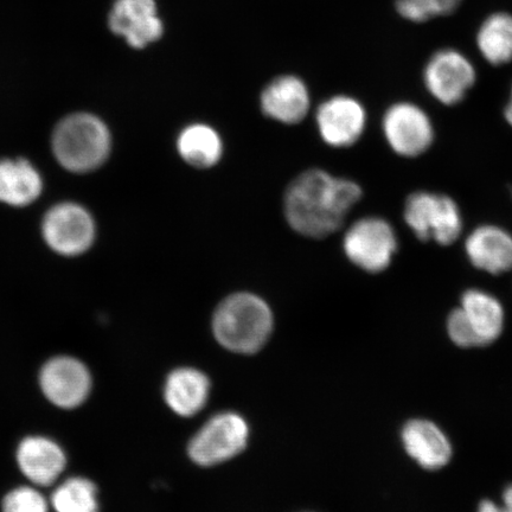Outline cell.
Segmentation results:
<instances>
[{
	"mask_svg": "<svg viewBox=\"0 0 512 512\" xmlns=\"http://www.w3.org/2000/svg\"><path fill=\"white\" fill-rule=\"evenodd\" d=\"M361 197L357 183L323 170H309L294 179L286 191V219L307 238H326L342 227Z\"/></svg>",
	"mask_w": 512,
	"mask_h": 512,
	"instance_id": "cell-1",
	"label": "cell"
},
{
	"mask_svg": "<svg viewBox=\"0 0 512 512\" xmlns=\"http://www.w3.org/2000/svg\"><path fill=\"white\" fill-rule=\"evenodd\" d=\"M273 315L264 299L236 293L223 300L213 317L214 335L222 347L238 354H254L270 338Z\"/></svg>",
	"mask_w": 512,
	"mask_h": 512,
	"instance_id": "cell-2",
	"label": "cell"
},
{
	"mask_svg": "<svg viewBox=\"0 0 512 512\" xmlns=\"http://www.w3.org/2000/svg\"><path fill=\"white\" fill-rule=\"evenodd\" d=\"M53 150L64 169L89 172L105 162L111 150V134L94 115L73 114L57 125Z\"/></svg>",
	"mask_w": 512,
	"mask_h": 512,
	"instance_id": "cell-3",
	"label": "cell"
},
{
	"mask_svg": "<svg viewBox=\"0 0 512 512\" xmlns=\"http://www.w3.org/2000/svg\"><path fill=\"white\" fill-rule=\"evenodd\" d=\"M403 217L416 238L450 246L463 232V216L451 197L419 191L409 196Z\"/></svg>",
	"mask_w": 512,
	"mask_h": 512,
	"instance_id": "cell-4",
	"label": "cell"
},
{
	"mask_svg": "<svg viewBox=\"0 0 512 512\" xmlns=\"http://www.w3.org/2000/svg\"><path fill=\"white\" fill-rule=\"evenodd\" d=\"M248 438L249 427L241 415L220 413L204 424L190 440L189 457L200 466L219 465L245 450Z\"/></svg>",
	"mask_w": 512,
	"mask_h": 512,
	"instance_id": "cell-5",
	"label": "cell"
},
{
	"mask_svg": "<svg viewBox=\"0 0 512 512\" xmlns=\"http://www.w3.org/2000/svg\"><path fill=\"white\" fill-rule=\"evenodd\" d=\"M398 236L390 223L380 217L357 221L344 238V252L361 270L380 273L392 264L398 252Z\"/></svg>",
	"mask_w": 512,
	"mask_h": 512,
	"instance_id": "cell-6",
	"label": "cell"
},
{
	"mask_svg": "<svg viewBox=\"0 0 512 512\" xmlns=\"http://www.w3.org/2000/svg\"><path fill=\"white\" fill-rule=\"evenodd\" d=\"M476 69L465 55L454 49H443L427 62L424 82L428 93L440 104L458 105L475 86Z\"/></svg>",
	"mask_w": 512,
	"mask_h": 512,
	"instance_id": "cell-7",
	"label": "cell"
},
{
	"mask_svg": "<svg viewBox=\"0 0 512 512\" xmlns=\"http://www.w3.org/2000/svg\"><path fill=\"white\" fill-rule=\"evenodd\" d=\"M383 133L395 153L406 158L424 155L434 142V127L428 114L412 102L388 108Z\"/></svg>",
	"mask_w": 512,
	"mask_h": 512,
	"instance_id": "cell-8",
	"label": "cell"
},
{
	"mask_svg": "<svg viewBox=\"0 0 512 512\" xmlns=\"http://www.w3.org/2000/svg\"><path fill=\"white\" fill-rule=\"evenodd\" d=\"M44 240L56 253L75 256L85 253L95 238L93 217L75 203L51 208L42 224Z\"/></svg>",
	"mask_w": 512,
	"mask_h": 512,
	"instance_id": "cell-9",
	"label": "cell"
},
{
	"mask_svg": "<svg viewBox=\"0 0 512 512\" xmlns=\"http://www.w3.org/2000/svg\"><path fill=\"white\" fill-rule=\"evenodd\" d=\"M46 398L64 409L79 407L88 398L92 377L85 364L73 357H55L46 363L40 375Z\"/></svg>",
	"mask_w": 512,
	"mask_h": 512,
	"instance_id": "cell-10",
	"label": "cell"
},
{
	"mask_svg": "<svg viewBox=\"0 0 512 512\" xmlns=\"http://www.w3.org/2000/svg\"><path fill=\"white\" fill-rule=\"evenodd\" d=\"M108 23L115 35L136 49L158 41L164 30L155 0H117Z\"/></svg>",
	"mask_w": 512,
	"mask_h": 512,
	"instance_id": "cell-11",
	"label": "cell"
},
{
	"mask_svg": "<svg viewBox=\"0 0 512 512\" xmlns=\"http://www.w3.org/2000/svg\"><path fill=\"white\" fill-rule=\"evenodd\" d=\"M367 123L363 106L349 96H336L320 105L317 124L325 143L335 147L354 145Z\"/></svg>",
	"mask_w": 512,
	"mask_h": 512,
	"instance_id": "cell-12",
	"label": "cell"
},
{
	"mask_svg": "<svg viewBox=\"0 0 512 512\" xmlns=\"http://www.w3.org/2000/svg\"><path fill=\"white\" fill-rule=\"evenodd\" d=\"M401 440L408 456L425 470L437 471L450 463L453 454L450 440L430 420H409L402 428Z\"/></svg>",
	"mask_w": 512,
	"mask_h": 512,
	"instance_id": "cell-13",
	"label": "cell"
},
{
	"mask_svg": "<svg viewBox=\"0 0 512 512\" xmlns=\"http://www.w3.org/2000/svg\"><path fill=\"white\" fill-rule=\"evenodd\" d=\"M465 253L473 267L498 275L512 270V235L494 224L473 230L465 241Z\"/></svg>",
	"mask_w": 512,
	"mask_h": 512,
	"instance_id": "cell-14",
	"label": "cell"
},
{
	"mask_svg": "<svg viewBox=\"0 0 512 512\" xmlns=\"http://www.w3.org/2000/svg\"><path fill=\"white\" fill-rule=\"evenodd\" d=\"M262 111L283 124H298L310 108V96L304 82L296 76H281L261 94Z\"/></svg>",
	"mask_w": 512,
	"mask_h": 512,
	"instance_id": "cell-15",
	"label": "cell"
},
{
	"mask_svg": "<svg viewBox=\"0 0 512 512\" xmlns=\"http://www.w3.org/2000/svg\"><path fill=\"white\" fill-rule=\"evenodd\" d=\"M17 460L23 475L40 486L54 484L67 463L62 448L42 437L24 439L18 447Z\"/></svg>",
	"mask_w": 512,
	"mask_h": 512,
	"instance_id": "cell-16",
	"label": "cell"
},
{
	"mask_svg": "<svg viewBox=\"0 0 512 512\" xmlns=\"http://www.w3.org/2000/svg\"><path fill=\"white\" fill-rule=\"evenodd\" d=\"M210 394L209 377L201 370L178 368L164 384V399L171 411L190 418L206 407Z\"/></svg>",
	"mask_w": 512,
	"mask_h": 512,
	"instance_id": "cell-17",
	"label": "cell"
},
{
	"mask_svg": "<svg viewBox=\"0 0 512 512\" xmlns=\"http://www.w3.org/2000/svg\"><path fill=\"white\" fill-rule=\"evenodd\" d=\"M467 323L475 332L479 347L497 341L504 330L505 313L501 302L492 294L478 288L466 291L460 302Z\"/></svg>",
	"mask_w": 512,
	"mask_h": 512,
	"instance_id": "cell-18",
	"label": "cell"
},
{
	"mask_svg": "<svg viewBox=\"0 0 512 512\" xmlns=\"http://www.w3.org/2000/svg\"><path fill=\"white\" fill-rule=\"evenodd\" d=\"M42 178L28 160H0V202L29 206L40 197Z\"/></svg>",
	"mask_w": 512,
	"mask_h": 512,
	"instance_id": "cell-19",
	"label": "cell"
},
{
	"mask_svg": "<svg viewBox=\"0 0 512 512\" xmlns=\"http://www.w3.org/2000/svg\"><path fill=\"white\" fill-rule=\"evenodd\" d=\"M177 146L185 162L198 169H208L219 163L223 151L219 134L203 124L185 128L179 134Z\"/></svg>",
	"mask_w": 512,
	"mask_h": 512,
	"instance_id": "cell-20",
	"label": "cell"
},
{
	"mask_svg": "<svg viewBox=\"0 0 512 512\" xmlns=\"http://www.w3.org/2000/svg\"><path fill=\"white\" fill-rule=\"evenodd\" d=\"M477 46L492 66L511 62L512 16L507 12H497L486 18L478 30Z\"/></svg>",
	"mask_w": 512,
	"mask_h": 512,
	"instance_id": "cell-21",
	"label": "cell"
},
{
	"mask_svg": "<svg viewBox=\"0 0 512 512\" xmlns=\"http://www.w3.org/2000/svg\"><path fill=\"white\" fill-rule=\"evenodd\" d=\"M56 512H99L98 491L91 480L70 478L51 497Z\"/></svg>",
	"mask_w": 512,
	"mask_h": 512,
	"instance_id": "cell-22",
	"label": "cell"
},
{
	"mask_svg": "<svg viewBox=\"0 0 512 512\" xmlns=\"http://www.w3.org/2000/svg\"><path fill=\"white\" fill-rule=\"evenodd\" d=\"M462 2L463 0H396L395 6L401 17L422 23L452 14Z\"/></svg>",
	"mask_w": 512,
	"mask_h": 512,
	"instance_id": "cell-23",
	"label": "cell"
},
{
	"mask_svg": "<svg viewBox=\"0 0 512 512\" xmlns=\"http://www.w3.org/2000/svg\"><path fill=\"white\" fill-rule=\"evenodd\" d=\"M4 512H48L46 499L35 489L18 488L9 492L3 502Z\"/></svg>",
	"mask_w": 512,
	"mask_h": 512,
	"instance_id": "cell-24",
	"label": "cell"
},
{
	"mask_svg": "<svg viewBox=\"0 0 512 512\" xmlns=\"http://www.w3.org/2000/svg\"><path fill=\"white\" fill-rule=\"evenodd\" d=\"M447 332L451 341L460 348L469 349L479 347L475 332L472 331L470 324L467 323L464 313L460 310V307L453 310L450 313V316H448Z\"/></svg>",
	"mask_w": 512,
	"mask_h": 512,
	"instance_id": "cell-25",
	"label": "cell"
},
{
	"mask_svg": "<svg viewBox=\"0 0 512 512\" xmlns=\"http://www.w3.org/2000/svg\"><path fill=\"white\" fill-rule=\"evenodd\" d=\"M502 505L485 499L479 504L478 512H512V484L507 486L503 492Z\"/></svg>",
	"mask_w": 512,
	"mask_h": 512,
	"instance_id": "cell-26",
	"label": "cell"
},
{
	"mask_svg": "<svg viewBox=\"0 0 512 512\" xmlns=\"http://www.w3.org/2000/svg\"><path fill=\"white\" fill-rule=\"evenodd\" d=\"M504 117L507 123L512 127V88L508 104L504 108Z\"/></svg>",
	"mask_w": 512,
	"mask_h": 512,
	"instance_id": "cell-27",
	"label": "cell"
}]
</instances>
